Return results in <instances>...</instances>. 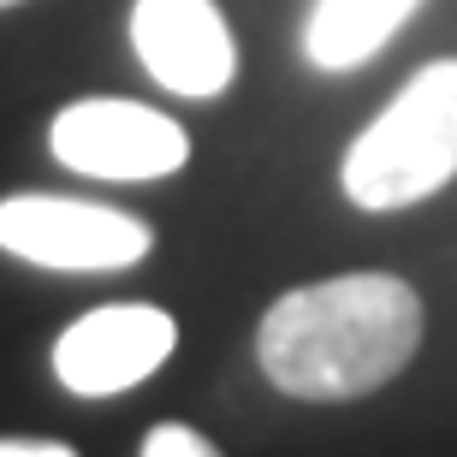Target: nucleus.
I'll return each mask as SVG.
<instances>
[{"instance_id": "obj_3", "label": "nucleus", "mask_w": 457, "mask_h": 457, "mask_svg": "<svg viewBox=\"0 0 457 457\" xmlns=\"http://www.w3.org/2000/svg\"><path fill=\"white\" fill-rule=\"evenodd\" d=\"M0 250L54 273H119L154 250V232L125 208L24 190L0 196Z\"/></svg>"}, {"instance_id": "obj_2", "label": "nucleus", "mask_w": 457, "mask_h": 457, "mask_svg": "<svg viewBox=\"0 0 457 457\" xmlns=\"http://www.w3.org/2000/svg\"><path fill=\"white\" fill-rule=\"evenodd\" d=\"M457 179V60H428L345 149L339 185L356 208L392 214Z\"/></svg>"}, {"instance_id": "obj_7", "label": "nucleus", "mask_w": 457, "mask_h": 457, "mask_svg": "<svg viewBox=\"0 0 457 457\" xmlns=\"http://www.w3.org/2000/svg\"><path fill=\"white\" fill-rule=\"evenodd\" d=\"M422 0H315L303 18V54L321 71H356L416 18Z\"/></svg>"}, {"instance_id": "obj_8", "label": "nucleus", "mask_w": 457, "mask_h": 457, "mask_svg": "<svg viewBox=\"0 0 457 457\" xmlns=\"http://www.w3.org/2000/svg\"><path fill=\"white\" fill-rule=\"evenodd\" d=\"M137 457H226V452L208 440V434L185 428V422H161V428L143 434V452H137Z\"/></svg>"}, {"instance_id": "obj_1", "label": "nucleus", "mask_w": 457, "mask_h": 457, "mask_svg": "<svg viewBox=\"0 0 457 457\" xmlns=\"http://www.w3.org/2000/svg\"><path fill=\"white\" fill-rule=\"evenodd\" d=\"M422 351V297L398 273H333L286 291L255 327L268 386L303 404L380 392Z\"/></svg>"}, {"instance_id": "obj_6", "label": "nucleus", "mask_w": 457, "mask_h": 457, "mask_svg": "<svg viewBox=\"0 0 457 457\" xmlns=\"http://www.w3.org/2000/svg\"><path fill=\"white\" fill-rule=\"evenodd\" d=\"M131 48L185 102H214L237 78V42L214 0H131Z\"/></svg>"}, {"instance_id": "obj_4", "label": "nucleus", "mask_w": 457, "mask_h": 457, "mask_svg": "<svg viewBox=\"0 0 457 457\" xmlns=\"http://www.w3.org/2000/svg\"><path fill=\"white\" fill-rule=\"evenodd\" d=\"M48 149L60 167L84 179H113V185H149L190 161V137L172 113L125 96H84L54 113Z\"/></svg>"}, {"instance_id": "obj_10", "label": "nucleus", "mask_w": 457, "mask_h": 457, "mask_svg": "<svg viewBox=\"0 0 457 457\" xmlns=\"http://www.w3.org/2000/svg\"><path fill=\"white\" fill-rule=\"evenodd\" d=\"M0 6H18V0H0Z\"/></svg>"}, {"instance_id": "obj_5", "label": "nucleus", "mask_w": 457, "mask_h": 457, "mask_svg": "<svg viewBox=\"0 0 457 457\" xmlns=\"http://www.w3.org/2000/svg\"><path fill=\"white\" fill-rule=\"evenodd\" d=\"M179 351V321L154 303H102L54 345V374L78 398H119Z\"/></svg>"}, {"instance_id": "obj_9", "label": "nucleus", "mask_w": 457, "mask_h": 457, "mask_svg": "<svg viewBox=\"0 0 457 457\" xmlns=\"http://www.w3.org/2000/svg\"><path fill=\"white\" fill-rule=\"evenodd\" d=\"M0 457H78L66 440H0Z\"/></svg>"}]
</instances>
